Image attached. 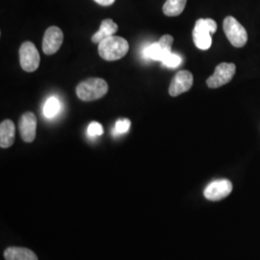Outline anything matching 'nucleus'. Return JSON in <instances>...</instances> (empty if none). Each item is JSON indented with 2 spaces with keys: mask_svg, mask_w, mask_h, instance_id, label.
<instances>
[{
  "mask_svg": "<svg viewBox=\"0 0 260 260\" xmlns=\"http://www.w3.org/2000/svg\"><path fill=\"white\" fill-rule=\"evenodd\" d=\"M129 45L123 38L111 36L99 44V54L106 61H117L127 54Z\"/></svg>",
  "mask_w": 260,
  "mask_h": 260,
  "instance_id": "obj_1",
  "label": "nucleus"
},
{
  "mask_svg": "<svg viewBox=\"0 0 260 260\" xmlns=\"http://www.w3.org/2000/svg\"><path fill=\"white\" fill-rule=\"evenodd\" d=\"M108 92V84L102 78H89L76 87V94L83 102L100 100Z\"/></svg>",
  "mask_w": 260,
  "mask_h": 260,
  "instance_id": "obj_2",
  "label": "nucleus"
},
{
  "mask_svg": "<svg viewBox=\"0 0 260 260\" xmlns=\"http://www.w3.org/2000/svg\"><path fill=\"white\" fill-rule=\"evenodd\" d=\"M216 31L217 23L213 19H198L193 30V41L196 47L202 50H207L212 44L211 34Z\"/></svg>",
  "mask_w": 260,
  "mask_h": 260,
  "instance_id": "obj_3",
  "label": "nucleus"
},
{
  "mask_svg": "<svg viewBox=\"0 0 260 260\" xmlns=\"http://www.w3.org/2000/svg\"><path fill=\"white\" fill-rule=\"evenodd\" d=\"M223 31L233 47H243L248 41V34L241 23L233 17H226L223 20Z\"/></svg>",
  "mask_w": 260,
  "mask_h": 260,
  "instance_id": "obj_4",
  "label": "nucleus"
},
{
  "mask_svg": "<svg viewBox=\"0 0 260 260\" xmlns=\"http://www.w3.org/2000/svg\"><path fill=\"white\" fill-rule=\"evenodd\" d=\"M19 62L23 71L33 73L40 66V54L36 47L31 42H25L19 48Z\"/></svg>",
  "mask_w": 260,
  "mask_h": 260,
  "instance_id": "obj_5",
  "label": "nucleus"
},
{
  "mask_svg": "<svg viewBox=\"0 0 260 260\" xmlns=\"http://www.w3.org/2000/svg\"><path fill=\"white\" fill-rule=\"evenodd\" d=\"M235 72L236 67L233 63H222L216 67L213 75L206 80V84L211 89L219 88L231 82Z\"/></svg>",
  "mask_w": 260,
  "mask_h": 260,
  "instance_id": "obj_6",
  "label": "nucleus"
},
{
  "mask_svg": "<svg viewBox=\"0 0 260 260\" xmlns=\"http://www.w3.org/2000/svg\"><path fill=\"white\" fill-rule=\"evenodd\" d=\"M233 191V183L229 179H218L205 187L204 195L208 201L217 202L226 198Z\"/></svg>",
  "mask_w": 260,
  "mask_h": 260,
  "instance_id": "obj_7",
  "label": "nucleus"
},
{
  "mask_svg": "<svg viewBox=\"0 0 260 260\" xmlns=\"http://www.w3.org/2000/svg\"><path fill=\"white\" fill-rule=\"evenodd\" d=\"M64 35L62 30L57 26L47 28L43 39V51L47 55H52L56 53L63 44Z\"/></svg>",
  "mask_w": 260,
  "mask_h": 260,
  "instance_id": "obj_8",
  "label": "nucleus"
},
{
  "mask_svg": "<svg viewBox=\"0 0 260 260\" xmlns=\"http://www.w3.org/2000/svg\"><path fill=\"white\" fill-rule=\"evenodd\" d=\"M19 129L21 139L26 143H32L36 138L37 118L32 112L24 113L19 121Z\"/></svg>",
  "mask_w": 260,
  "mask_h": 260,
  "instance_id": "obj_9",
  "label": "nucleus"
},
{
  "mask_svg": "<svg viewBox=\"0 0 260 260\" xmlns=\"http://www.w3.org/2000/svg\"><path fill=\"white\" fill-rule=\"evenodd\" d=\"M193 75L188 71H180L173 78L169 88V93L172 96H177L188 92L193 86Z\"/></svg>",
  "mask_w": 260,
  "mask_h": 260,
  "instance_id": "obj_10",
  "label": "nucleus"
},
{
  "mask_svg": "<svg viewBox=\"0 0 260 260\" xmlns=\"http://www.w3.org/2000/svg\"><path fill=\"white\" fill-rule=\"evenodd\" d=\"M16 127L11 120H5L0 124V147L7 149L13 146L15 142Z\"/></svg>",
  "mask_w": 260,
  "mask_h": 260,
  "instance_id": "obj_11",
  "label": "nucleus"
},
{
  "mask_svg": "<svg viewBox=\"0 0 260 260\" xmlns=\"http://www.w3.org/2000/svg\"><path fill=\"white\" fill-rule=\"evenodd\" d=\"M118 31V25L110 19H104L101 24L100 30L92 37L93 44H100L103 40L114 36Z\"/></svg>",
  "mask_w": 260,
  "mask_h": 260,
  "instance_id": "obj_12",
  "label": "nucleus"
},
{
  "mask_svg": "<svg viewBox=\"0 0 260 260\" xmlns=\"http://www.w3.org/2000/svg\"><path fill=\"white\" fill-rule=\"evenodd\" d=\"M4 257L6 260H38L34 251L20 247H10L4 251Z\"/></svg>",
  "mask_w": 260,
  "mask_h": 260,
  "instance_id": "obj_13",
  "label": "nucleus"
},
{
  "mask_svg": "<svg viewBox=\"0 0 260 260\" xmlns=\"http://www.w3.org/2000/svg\"><path fill=\"white\" fill-rule=\"evenodd\" d=\"M187 0H167L163 6V13L168 17H177L185 8Z\"/></svg>",
  "mask_w": 260,
  "mask_h": 260,
  "instance_id": "obj_14",
  "label": "nucleus"
},
{
  "mask_svg": "<svg viewBox=\"0 0 260 260\" xmlns=\"http://www.w3.org/2000/svg\"><path fill=\"white\" fill-rule=\"evenodd\" d=\"M144 56L148 59L155 60V61H163L165 58V54L163 50L161 49L160 46L158 45L157 42L149 45V47H146L144 49Z\"/></svg>",
  "mask_w": 260,
  "mask_h": 260,
  "instance_id": "obj_15",
  "label": "nucleus"
},
{
  "mask_svg": "<svg viewBox=\"0 0 260 260\" xmlns=\"http://www.w3.org/2000/svg\"><path fill=\"white\" fill-rule=\"evenodd\" d=\"M60 110V102L56 98H49L44 106V115L47 118H53Z\"/></svg>",
  "mask_w": 260,
  "mask_h": 260,
  "instance_id": "obj_16",
  "label": "nucleus"
},
{
  "mask_svg": "<svg viewBox=\"0 0 260 260\" xmlns=\"http://www.w3.org/2000/svg\"><path fill=\"white\" fill-rule=\"evenodd\" d=\"M157 43L158 45L161 47V49L163 50V52L165 54V58L170 53H172V46H173V43H174V38L172 37L171 35H168L167 34V35L162 36Z\"/></svg>",
  "mask_w": 260,
  "mask_h": 260,
  "instance_id": "obj_17",
  "label": "nucleus"
},
{
  "mask_svg": "<svg viewBox=\"0 0 260 260\" xmlns=\"http://www.w3.org/2000/svg\"><path fill=\"white\" fill-rule=\"evenodd\" d=\"M182 63V58L175 53H170L169 55L162 61V64L168 68H177Z\"/></svg>",
  "mask_w": 260,
  "mask_h": 260,
  "instance_id": "obj_18",
  "label": "nucleus"
},
{
  "mask_svg": "<svg viewBox=\"0 0 260 260\" xmlns=\"http://www.w3.org/2000/svg\"><path fill=\"white\" fill-rule=\"evenodd\" d=\"M88 134L91 137L101 136L103 134V125L96 121H93L88 126Z\"/></svg>",
  "mask_w": 260,
  "mask_h": 260,
  "instance_id": "obj_19",
  "label": "nucleus"
},
{
  "mask_svg": "<svg viewBox=\"0 0 260 260\" xmlns=\"http://www.w3.org/2000/svg\"><path fill=\"white\" fill-rule=\"evenodd\" d=\"M130 124H131V122H130L128 119L119 120V121L116 122L115 130L119 134H123V133H125V132H127L129 130Z\"/></svg>",
  "mask_w": 260,
  "mask_h": 260,
  "instance_id": "obj_20",
  "label": "nucleus"
},
{
  "mask_svg": "<svg viewBox=\"0 0 260 260\" xmlns=\"http://www.w3.org/2000/svg\"><path fill=\"white\" fill-rule=\"evenodd\" d=\"M94 1L102 6H109L115 2V0H94Z\"/></svg>",
  "mask_w": 260,
  "mask_h": 260,
  "instance_id": "obj_21",
  "label": "nucleus"
}]
</instances>
